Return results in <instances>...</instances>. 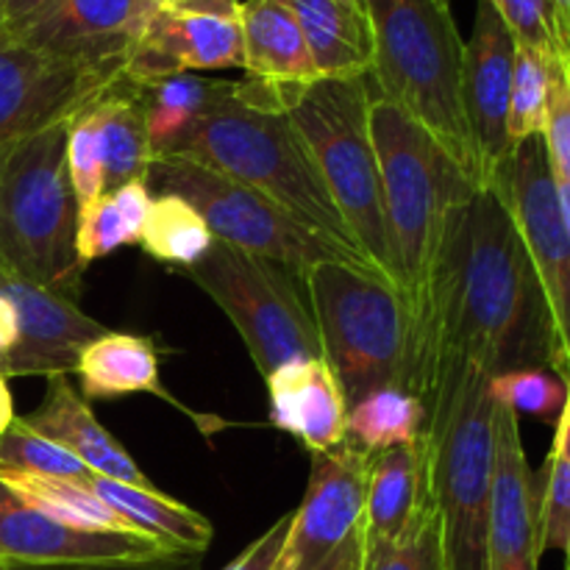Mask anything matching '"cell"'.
Instances as JSON below:
<instances>
[{
    "mask_svg": "<svg viewBox=\"0 0 570 570\" xmlns=\"http://www.w3.org/2000/svg\"><path fill=\"white\" fill-rule=\"evenodd\" d=\"M67 126L45 128L0 159V267L70 298L83 267L76 254Z\"/></svg>",
    "mask_w": 570,
    "mask_h": 570,
    "instance_id": "cell-7",
    "label": "cell"
},
{
    "mask_svg": "<svg viewBox=\"0 0 570 570\" xmlns=\"http://www.w3.org/2000/svg\"><path fill=\"white\" fill-rule=\"evenodd\" d=\"M0 295L14 304L20 323L14 348L0 356V376L6 382L28 376H70L78 354L95 337L109 332L104 323L83 315L72 298L26 282L6 267H0Z\"/></svg>",
    "mask_w": 570,
    "mask_h": 570,
    "instance_id": "cell-15",
    "label": "cell"
},
{
    "mask_svg": "<svg viewBox=\"0 0 570 570\" xmlns=\"http://www.w3.org/2000/svg\"><path fill=\"white\" fill-rule=\"evenodd\" d=\"M518 45L562 61V28L551 0H488Z\"/></svg>",
    "mask_w": 570,
    "mask_h": 570,
    "instance_id": "cell-37",
    "label": "cell"
},
{
    "mask_svg": "<svg viewBox=\"0 0 570 570\" xmlns=\"http://www.w3.org/2000/svg\"><path fill=\"white\" fill-rule=\"evenodd\" d=\"M551 454L560 456L570 465V382H568V399L566 406H562L560 417H557V438H554V449Z\"/></svg>",
    "mask_w": 570,
    "mask_h": 570,
    "instance_id": "cell-46",
    "label": "cell"
},
{
    "mask_svg": "<svg viewBox=\"0 0 570 570\" xmlns=\"http://www.w3.org/2000/svg\"><path fill=\"white\" fill-rule=\"evenodd\" d=\"M184 273L226 312L265 379L289 362L323 356L304 282L293 271L215 239Z\"/></svg>",
    "mask_w": 570,
    "mask_h": 570,
    "instance_id": "cell-9",
    "label": "cell"
},
{
    "mask_svg": "<svg viewBox=\"0 0 570 570\" xmlns=\"http://www.w3.org/2000/svg\"><path fill=\"white\" fill-rule=\"evenodd\" d=\"M0 3H3V0H0Z\"/></svg>",
    "mask_w": 570,
    "mask_h": 570,
    "instance_id": "cell-54",
    "label": "cell"
},
{
    "mask_svg": "<svg viewBox=\"0 0 570 570\" xmlns=\"http://www.w3.org/2000/svg\"><path fill=\"white\" fill-rule=\"evenodd\" d=\"M154 3H159V6H165V0H154Z\"/></svg>",
    "mask_w": 570,
    "mask_h": 570,
    "instance_id": "cell-52",
    "label": "cell"
},
{
    "mask_svg": "<svg viewBox=\"0 0 570 570\" xmlns=\"http://www.w3.org/2000/svg\"><path fill=\"white\" fill-rule=\"evenodd\" d=\"M126 78V61H78L0 28V159L45 128L70 122Z\"/></svg>",
    "mask_w": 570,
    "mask_h": 570,
    "instance_id": "cell-11",
    "label": "cell"
},
{
    "mask_svg": "<svg viewBox=\"0 0 570 570\" xmlns=\"http://www.w3.org/2000/svg\"><path fill=\"white\" fill-rule=\"evenodd\" d=\"M562 551H566V562H568V570H570V538H568L566 549H562Z\"/></svg>",
    "mask_w": 570,
    "mask_h": 570,
    "instance_id": "cell-50",
    "label": "cell"
},
{
    "mask_svg": "<svg viewBox=\"0 0 570 570\" xmlns=\"http://www.w3.org/2000/svg\"><path fill=\"white\" fill-rule=\"evenodd\" d=\"M543 142L546 150H549L554 176L570 184V76L566 72V67H562V61H557L554 76H551Z\"/></svg>",
    "mask_w": 570,
    "mask_h": 570,
    "instance_id": "cell-40",
    "label": "cell"
},
{
    "mask_svg": "<svg viewBox=\"0 0 570 570\" xmlns=\"http://www.w3.org/2000/svg\"><path fill=\"white\" fill-rule=\"evenodd\" d=\"M568 382H570V379H568Z\"/></svg>",
    "mask_w": 570,
    "mask_h": 570,
    "instance_id": "cell-55",
    "label": "cell"
},
{
    "mask_svg": "<svg viewBox=\"0 0 570 570\" xmlns=\"http://www.w3.org/2000/svg\"><path fill=\"white\" fill-rule=\"evenodd\" d=\"M165 6L176 11H193V14L228 17V20H237L239 14V0H165Z\"/></svg>",
    "mask_w": 570,
    "mask_h": 570,
    "instance_id": "cell-44",
    "label": "cell"
},
{
    "mask_svg": "<svg viewBox=\"0 0 570 570\" xmlns=\"http://www.w3.org/2000/svg\"><path fill=\"white\" fill-rule=\"evenodd\" d=\"M373 87L421 122L484 189L482 161L462 106V53L451 0H365Z\"/></svg>",
    "mask_w": 570,
    "mask_h": 570,
    "instance_id": "cell-4",
    "label": "cell"
},
{
    "mask_svg": "<svg viewBox=\"0 0 570 570\" xmlns=\"http://www.w3.org/2000/svg\"><path fill=\"white\" fill-rule=\"evenodd\" d=\"M367 460L348 443L312 454L304 501L273 570H367Z\"/></svg>",
    "mask_w": 570,
    "mask_h": 570,
    "instance_id": "cell-12",
    "label": "cell"
},
{
    "mask_svg": "<svg viewBox=\"0 0 570 570\" xmlns=\"http://www.w3.org/2000/svg\"><path fill=\"white\" fill-rule=\"evenodd\" d=\"M348 3H354V6H360V9H365V0H348Z\"/></svg>",
    "mask_w": 570,
    "mask_h": 570,
    "instance_id": "cell-51",
    "label": "cell"
},
{
    "mask_svg": "<svg viewBox=\"0 0 570 570\" xmlns=\"http://www.w3.org/2000/svg\"><path fill=\"white\" fill-rule=\"evenodd\" d=\"M515 50V37L499 11L488 0H479L473 33L462 53V106L482 161L484 189L493 184L495 173L512 154L507 120H510Z\"/></svg>",
    "mask_w": 570,
    "mask_h": 570,
    "instance_id": "cell-14",
    "label": "cell"
},
{
    "mask_svg": "<svg viewBox=\"0 0 570 570\" xmlns=\"http://www.w3.org/2000/svg\"><path fill=\"white\" fill-rule=\"evenodd\" d=\"M53 3H59V0H3L0 3V28H6V31H20L22 26L37 20Z\"/></svg>",
    "mask_w": 570,
    "mask_h": 570,
    "instance_id": "cell-43",
    "label": "cell"
},
{
    "mask_svg": "<svg viewBox=\"0 0 570 570\" xmlns=\"http://www.w3.org/2000/svg\"><path fill=\"white\" fill-rule=\"evenodd\" d=\"M156 9L154 0H59L11 33L65 59L126 61Z\"/></svg>",
    "mask_w": 570,
    "mask_h": 570,
    "instance_id": "cell-19",
    "label": "cell"
},
{
    "mask_svg": "<svg viewBox=\"0 0 570 570\" xmlns=\"http://www.w3.org/2000/svg\"><path fill=\"white\" fill-rule=\"evenodd\" d=\"M0 482L45 512L53 521L65 523L72 529H92V532H120V534H139L117 515L111 507H106L87 479H59V476H42V473L14 471V468H0ZM142 538V534H139ZM150 540V538H148ZM165 549V546H161Z\"/></svg>",
    "mask_w": 570,
    "mask_h": 570,
    "instance_id": "cell-29",
    "label": "cell"
},
{
    "mask_svg": "<svg viewBox=\"0 0 570 570\" xmlns=\"http://www.w3.org/2000/svg\"><path fill=\"white\" fill-rule=\"evenodd\" d=\"M243 67L239 20L159 6L131 45L126 78L137 87L170 76Z\"/></svg>",
    "mask_w": 570,
    "mask_h": 570,
    "instance_id": "cell-18",
    "label": "cell"
},
{
    "mask_svg": "<svg viewBox=\"0 0 570 570\" xmlns=\"http://www.w3.org/2000/svg\"><path fill=\"white\" fill-rule=\"evenodd\" d=\"M87 484L134 532L156 540L167 551L204 554L209 549L212 538H215V529L200 512L170 499L154 484L142 488V484L117 482V479L98 476V473H89Z\"/></svg>",
    "mask_w": 570,
    "mask_h": 570,
    "instance_id": "cell-25",
    "label": "cell"
},
{
    "mask_svg": "<svg viewBox=\"0 0 570 570\" xmlns=\"http://www.w3.org/2000/svg\"><path fill=\"white\" fill-rule=\"evenodd\" d=\"M301 282L321 334L323 360L348 406L373 390H406L412 321L404 293L345 262L315 265Z\"/></svg>",
    "mask_w": 570,
    "mask_h": 570,
    "instance_id": "cell-8",
    "label": "cell"
},
{
    "mask_svg": "<svg viewBox=\"0 0 570 570\" xmlns=\"http://www.w3.org/2000/svg\"><path fill=\"white\" fill-rule=\"evenodd\" d=\"M159 554L170 551L139 534L65 527L0 482V562L3 566H76V562L148 560Z\"/></svg>",
    "mask_w": 570,
    "mask_h": 570,
    "instance_id": "cell-17",
    "label": "cell"
},
{
    "mask_svg": "<svg viewBox=\"0 0 570 570\" xmlns=\"http://www.w3.org/2000/svg\"><path fill=\"white\" fill-rule=\"evenodd\" d=\"M137 87V83H134ZM228 81H209L195 72L161 78V81L137 87L142 106L145 131L154 156H167L178 148L195 122L217 104Z\"/></svg>",
    "mask_w": 570,
    "mask_h": 570,
    "instance_id": "cell-28",
    "label": "cell"
},
{
    "mask_svg": "<svg viewBox=\"0 0 570 570\" xmlns=\"http://www.w3.org/2000/svg\"><path fill=\"white\" fill-rule=\"evenodd\" d=\"M137 245L150 259L187 271L215 245V234L200 212L181 195H154V206Z\"/></svg>",
    "mask_w": 570,
    "mask_h": 570,
    "instance_id": "cell-31",
    "label": "cell"
},
{
    "mask_svg": "<svg viewBox=\"0 0 570 570\" xmlns=\"http://www.w3.org/2000/svg\"><path fill=\"white\" fill-rule=\"evenodd\" d=\"M289 521H293V512L284 518H278L267 532H262L237 560L228 562L223 570H273L276 566L278 554H282V546L287 540L289 532Z\"/></svg>",
    "mask_w": 570,
    "mask_h": 570,
    "instance_id": "cell-42",
    "label": "cell"
},
{
    "mask_svg": "<svg viewBox=\"0 0 570 570\" xmlns=\"http://www.w3.org/2000/svg\"><path fill=\"white\" fill-rule=\"evenodd\" d=\"M20 334V323H17V309L9 298L0 295V356L9 354Z\"/></svg>",
    "mask_w": 570,
    "mask_h": 570,
    "instance_id": "cell-45",
    "label": "cell"
},
{
    "mask_svg": "<svg viewBox=\"0 0 570 570\" xmlns=\"http://www.w3.org/2000/svg\"><path fill=\"white\" fill-rule=\"evenodd\" d=\"M540 499V543L546 551H562L570 538V465L560 456L549 454L543 471Z\"/></svg>",
    "mask_w": 570,
    "mask_h": 570,
    "instance_id": "cell-39",
    "label": "cell"
},
{
    "mask_svg": "<svg viewBox=\"0 0 570 570\" xmlns=\"http://www.w3.org/2000/svg\"><path fill=\"white\" fill-rule=\"evenodd\" d=\"M200 557L187 551L148 557V560L120 562H76V566H6V570H200Z\"/></svg>",
    "mask_w": 570,
    "mask_h": 570,
    "instance_id": "cell-41",
    "label": "cell"
},
{
    "mask_svg": "<svg viewBox=\"0 0 570 570\" xmlns=\"http://www.w3.org/2000/svg\"><path fill=\"white\" fill-rule=\"evenodd\" d=\"M167 156H187L237 178L298 217L304 226L315 228L345 254L373 267L345 226L304 137L273 89L248 78L237 83L228 81L217 104Z\"/></svg>",
    "mask_w": 570,
    "mask_h": 570,
    "instance_id": "cell-2",
    "label": "cell"
},
{
    "mask_svg": "<svg viewBox=\"0 0 570 570\" xmlns=\"http://www.w3.org/2000/svg\"><path fill=\"white\" fill-rule=\"evenodd\" d=\"M557 193H560L562 217H566V226H568V234H570V184L562 181V178H557Z\"/></svg>",
    "mask_w": 570,
    "mask_h": 570,
    "instance_id": "cell-49",
    "label": "cell"
},
{
    "mask_svg": "<svg viewBox=\"0 0 570 570\" xmlns=\"http://www.w3.org/2000/svg\"><path fill=\"white\" fill-rule=\"evenodd\" d=\"M429 490L443 527L445 568L488 570L495 468V399L490 376L462 356H434L423 376Z\"/></svg>",
    "mask_w": 570,
    "mask_h": 570,
    "instance_id": "cell-3",
    "label": "cell"
},
{
    "mask_svg": "<svg viewBox=\"0 0 570 570\" xmlns=\"http://www.w3.org/2000/svg\"><path fill=\"white\" fill-rule=\"evenodd\" d=\"M92 106L72 117L70 126H67V176H70V187L78 206L89 204L106 193L98 120H95Z\"/></svg>",
    "mask_w": 570,
    "mask_h": 570,
    "instance_id": "cell-36",
    "label": "cell"
},
{
    "mask_svg": "<svg viewBox=\"0 0 570 570\" xmlns=\"http://www.w3.org/2000/svg\"><path fill=\"white\" fill-rule=\"evenodd\" d=\"M92 111L95 120H98L106 193L148 176L154 150H150L148 131H145L137 87L128 78H122L104 98L95 100Z\"/></svg>",
    "mask_w": 570,
    "mask_h": 570,
    "instance_id": "cell-27",
    "label": "cell"
},
{
    "mask_svg": "<svg viewBox=\"0 0 570 570\" xmlns=\"http://www.w3.org/2000/svg\"><path fill=\"white\" fill-rule=\"evenodd\" d=\"M122 245H134L131 234H128L126 223H122L120 212H117L115 198L104 193L100 198L89 200V204L78 206L76 217V254L81 267L92 265L100 256H109L111 250L122 248Z\"/></svg>",
    "mask_w": 570,
    "mask_h": 570,
    "instance_id": "cell-38",
    "label": "cell"
},
{
    "mask_svg": "<svg viewBox=\"0 0 570 570\" xmlns=\"http://www.w3.org/2000/svg\"><path fill=\"white\" fill-rule=\"evenodd\" d=\"M304 137L323 184L345 226L379 276L399 287L393 239L384 215L382 173L371 134V72L354 78H317L304 87L273 89Z\"/></svg>",
    "mask_w": 570,
    "mask_h": 570,
    "instance_id": "cell-5",
    "label": "cell"
},
{
    "mask_svg": "<svg viewBox=\"0 0 570 570\" xmlns=\"http://www.w3.org/2000/svg\"><path fill=\"white\" fill-rule=\"evenodd\" d=\"M72 373L78 376L83 401H111L122 395L148 393L156 399L176 404L178 410L187 412L195 423H200L198 412L178 404L165 387L159 376V351L148 337L126 332H106L95 337L87 348L78 354ZM204 426V423H200ZM206 432V429H204Z\"/></svg>",
    "mask_w": 570,
    "mask_h": 570,
    "instance_id": "cell-24",
    "label": "cell"
},
{
    "mask_svg": "<svg viewBox=\"0 0 570 570\" xmlns=\"http://www.w3.org/2000/svg\"><path fill=\"white\" fill-rule=\"evenodd\" d=\"M495 401L515 410V415H534L540 421H557L568 399V382L543 367L501 373L490 379Z\"/></svg>",
    "mask_w": 570,
    "mask_h": 570,
    "instance_id": "cell-34",
    "label": "cell"
},
{
    "mask_svg": "<svg viewBox=\"0 0 570 570\" xmlns=\"http://www.w3.org/2000/svg\"><path fill=\"white\" fill-rule=\"evenodd\" d=\"M367 570H449L438 507L395 543L367 546Z\"/></svg>",
    "mask_w": 570,
    "mask_h": 570,
    "instance_id": "cell-35",
    "label": "cell"
},
{
    "mask_svg": "<svg viewBox=\"0 0 570 570\" xmlns=\"http://www.w3.org/2000/svg\"><path fill=\"white\" fill-rule=\"evenodd\" d=\"M237 20L243 28V70L248 81L287 89L321 78L287 0H245Z\"/></svg>",
    "mask_w": 570,
    "mask_h": 570,
    "instance_id": "cell-23",
    "label": "cell"
},
{
    "mask_svg": "<svg viewBox=\"0 0 570 570\" xmlns=\"http://www.w3.org/2000/svg\"><path fill=\"white\" fill-rule=\"evenodd\" d=\"M426 434V404L404 387H382L348 406L345 443L373 456L399 445L421 443Z\"/></svg>",
    "mask_w": 570,
    "mask_h": 570,
    "instance_id": "cell-30",
    "label": "cell"
},
{
    "mask_svg": "<svg viewBox=\"0 0 570 570\" xmlns=\"http://www.w3.org/2000/svg\"><path fill=\"white\" fill-rule=\"evenodd\" d=\"M560 59L540 53V50L518 45L515 50V72H512V95H510V131L512 148L532 137H543L546 115H549L551 76Z\"/></svg>",
    "mask_w": 570,
    "mask_h": 570,
    "instance_id": "cell-32",
    "label": "cell"
},
{
    "mask_svg": "<svg viewBox=\"0 0 570 570\" xmlns=\"http://www.w3.org/2000/svg\"><path fill=\"white\" fill-rule=\"evenodd\" d=\"M20 421L70 451L76 460L83 462L89 473L117 479V482L142 484V488L154 484L139 471L134 456L117 443L115 434L100 426L95 412L89 410V401H83V395L72 387L67 376L48 379L45 401Z\"/></svg>",
    "mask_w": 570,
    "mask_h": 570,
    "instance_id": "cell-21",
    "label": "cell"
},
{
    "mask_svg": "<svg viewBox=\"0 0 570 570\" xmlns=\"http://www.w3.org/2000/svg\"><path fill=\"white\" fill-rule=\"evenodd\" d=\"M0 570H6V566H3V562H0Z\"/></svg>",
    "mask_w": 570,
    "mask_h": 570,
    "instance_id": "cell-53",
    "label": "cell"
},
{
    "mask_svg": "<svg viewBox=\"0 0 570 570\" xmlns=\"http://www.w3.org/2000/svg\"><path fill=\"white\" fill-rule=\"evenodd\" d=\"M540 499L515 410L495 401V468L488 521V570H540Z\"/></svg>",
    "mask_w": 570,
    "mask_h": 570,
    "instance_id": "cell-16",
    "label": "cell"
},
{
    "mask_svg": "<svg viewBox=\"0 0 570 570\" xmlns=\"http://www.w3.org/2000/svg\"><path fill=\"white\" fill-rule=\"evenodd\" d=\"M321 78L367 76L373 33L367 11L348 0H287Z\"/></svg>",
    "mask_w": 570,
    "mask_h": 570,
    "instance_id": "cell-26",
    "label": "cell"
},
{
    "mask_svg": "<svg viewBox=\"0 0 570 570\" xmlns=\"http://www.w3.org/2000/svg\"><path fill=\"white\" fill-rule=\"evenodd\" d=\"M265 382L273 426L293 434L309 454L334 451L345 443L348 401L323 356L282 365Z\"/></svg>",
    "mask_w": 570,
    "mask_h": 570,
    "instance_id": "cell-20",
    "label": "cell"
},
{
    "mask_svg": "<svg viewBox=\"0 0 570 570\" xmlns=\"http://www.w3.org/2000/svg\"><path fill=\"white\" fill-rule=\"evenodd\" d=\"M551 3H554L562 28V67L570 76V0H551Z\"/></svg>",
    "mask_w": 570,
    "mask_h": 570,
    "instance_id": "cell-47",
    "label": "cell"
},
{
    "mask_svg": "<svg viewBox=\"0 0 570 570\" xmlns=\"http://www.w3.org/2000/svg\"><path fill=\"white\" fill-rule=\"evenodd\" d=\"M410 321L412 395H421L429 362L445 354L471 360L490 379L543 367L568 382L543 284L495 189H476L451 209Z\"/></svg>",
    "mask_w": 570,
    "mask_h": 570,
    "instance_id": "cell-1",
    "label": "cell"
},
{
    "mask_svg": "<svg viewBox=\"0 0 570 570\" xmlns=\"http://www.w3.org/2000/svg\"><path fill=\"white\" fill-rule=\"evenodd\" d=\"M488 189L501 195L527 245L554 317L570 379V234L543 137L515 145Z\"/></svg>",
    "mask_w": 570,
    "mask_h": 570,
    "instance_id": "cell-13",
    "label": "cell"
},
{
    "mask_svg": "<svg viewBox=\"0 0 570 570\" xmlns=\"http://www.w3.org/2000/svg\"><path fill=\"white\" fill-rule=\"evenodd\" d=\"M371 134L399 289L412 309L426 287L451 209L465 204L479 187L421 122L379 92L371 100Z\"/></svg>",
    "mask_w": 570,
    "mask_h": 570,
    "instance_id": "cell-6",
    "label": "cell"
},
{
    "mask_svg": "<svg viewBox=\"0 0 570 570\" xmlns=\"http://www.w3.org/2000/svg\"><path fill=\"white\" fill-rule=\"evenodd\" d=\"M432 504L426 434L421 443L399 445V449L382 451L367 460V546L401 540L432 510Z\"/></svg>",
    "mask_w": 570,
    "mask_h": 570,
    "instance_id": "cell-22",
    "label": "cell"
},
{
    "mask_svg": "<svg viewBox=\"0 0 570 570\" xmlns=\"http://www.w3.org/2000/svg\"><path fill=\"white\" fill-rule=\"evenodd\" d=\"M14 417H17L14 415V399H11L9 382L0 376V434H3L11 423H14Z\"/></svg>",
    "mask_w": 570,
    "mask_h": 570,
    "instance_id": "cell-48",
    "label": "cell"
},
{
    "mask_svg": "<svg viewBox=\"0 0 570 570\" xmlns=\"http://www.w3.org/2000/svg\"><path fill=\"white\" fill-rule=\"evenodd\" d=\"M145 181L154 195H181L189 200L217 243L265 256L298 278L323 262H345L376 273L262 193L187 156H154Z\"/></svg>",
    "mask_w": 570,
    "mask_h": 570,
    "instance_id": "cell-10",
    "label": "cell"
},
{
    "mask_svg": "<svg viewBox=\"0 0 570 570\" xmlns=\"http://www.w3.org/2000/svg\"><path fill=\"white\" fill-rule=\"evenodd\" d=\"M0 468L42 473V476L81 479V482L89 476L81 460H76L70 451L45 434L28 429L20 417H14V423L0 434Z\"/></svg>",
    "mask_w": 570,
    "mask_h": 570,
    "instance_id": "cell-33",
    "label": "cell"
}]
</instances>
